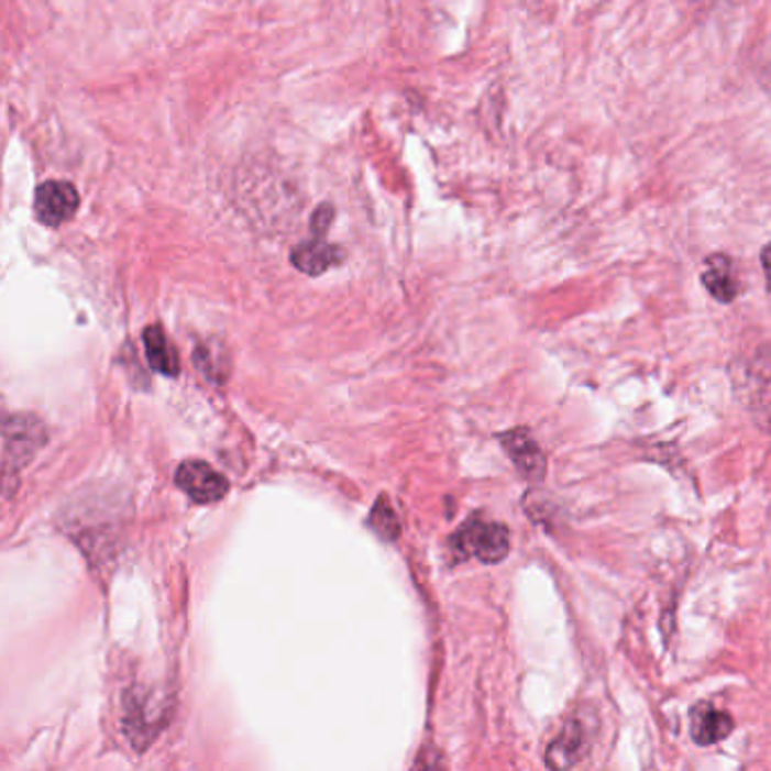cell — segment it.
<instances>
[{
    "instance_id": "cell-8",
    "label": "cell",
    "mask_w": 771,
    "mask_h": 771,
    "mask_svg": "<svg viewBox=\"0 0 771 771\" xmlns=\"http://www.w3.org/2000/svg\"><path fill=\"white\" fill-rule=\"evenodd\" d=\"M734 717L728 713L711 706V704H702L693 711V719H690V730H693V740L700 747H711L715 742H722L728 738L730 730H734Z\"/></svg>"
},
{
    "instance_id": "cell-11",
    "label": "cell",
    "mask_w": 771,
    "mask_h": 771,
    "mask_svg": "<svg viewBox=\"0 0 771 771\" xmlns=\"http://www.w3.org/2000/svg\"><path fill=\"white\" fill-rule=\"evenodd\" d=\"M143 344H145V355L150 367L158 374L166 376H177L179 374V362L177 355L161 327H150L143 333Z\"/></svg>"
},
{
    "instance_id": "cell-10",
    "label": "cell",
    "mask_w": 771,
    "mask_h": 771,
    "mask_svg": "<svg viewBox=\"0 0 771 771\" xmlns=\"http://www.w3.org/2000/svg\"><path fill=\"white\" fill-rule=\"evenodd\" d=\"M342 258H344V254L335 245H329V242L323 240L321 235H315L312 240L304 242V245H299L293 252L295 267L301 269L304 274H310V276H319L327 269L335 267Z\"/></svg>"
},
{
    "instance_id": "cell-9",
    "label": "cell",
    "mask_w": 771,
    "mask_h": 771,
    "mask_svg": "<svg viewBox=\"0 0 771 771\" xmlns=\"http://www.w3.org/2000/svg\"><path fill=\"white\" fill-rule=\"evenodd\" d=\"M702 283L708 290V295L719 304H730L738 297V278L734 272V261H730L726 254H713L706 258Z\"/></svg>"
},
{
    "instance_id": "cell-3",
    "label": "cell",
    "mask_w": 771,
    "mask_h": 771,
    "mask_svg": "<svg viewBox=\"0 0 771 771\" xmlns=\"http://www.w3.org/2000/svg\"><path fill=\"white\" fill-rule=\"evenodd\" d=\"M736 385L756 421L771 428V353H753L738 367Z\"/></svg>"
},
{
    "instance_id": "cell-13",
    "label": "cell",
    "mask_w": 771,
    "mask_h": 771,
    "mask_svg": "<svg viewBox=\"0 0 771 771\" xmlns=\"http://www.w3.org/2000/svg\"><path fill=\"white\" fill-rule=\"evenodd\" d=\"M333 207L331 205H321L315 213H312V231L315 235H323L329 231L331 227V220H333Z\"/></svg>"
},
{
    "instance_id": "cell-6",
    "label": "cell",
    "mask_w": 771,
    "mask_h": 771,
    "mask_svg": "<svg viewBox=\"0 0 771 771\" xmlns=\"http://www.w3.org/2000/svg\"><path fill=\"white\" fill-rule=\"evenodd\" d=\"M498 439L522 477H527L530 482H541L546 477V471H548L546 455L530 430L514 428L509 432H503Z\"/></svg>"
},
{
    "instance_id": "cell-12",
    "label": "cell",
    "mask_w": 771,
    "mask_h": 771,
    "mask_svg": "<svg viewBox=\"0 0 771 771\" xmlns=\"http://www.w3.org/2000/svg\"><path fill=\"white\" fill-rule=\"evenodd\" d=\"M370 525L387 541H394V539L400 537L398 518H396L394 509L389 507L387 498H378V503H376V507H374V511L370 516Z\"/></svg>"
},
{
    "instance_id": "cell-5",
    "label": "cell",
    "mask_w": 771,
    "mask_h": 771,
    "mask_svg": "<svg viewBox=\"0 0 771 771\" xmlns=\"http://www.w3.org/2000/svg\"><path fill=\"white\" fill-rule=\"evenodd\" d=\"M179 489L199 505H211L227 496L229 482L222 473L211 469L207 462L188 460L177 469L175 475Z\"/></svg>"
},
{
    "instance_id": "cell-14",
    "label": "cell",
    "mask_w": 771,
    "mask_h": 771,
    "mask_svg": "<svg viewBox=\"0 0 771 771\" xmlns=\"http://www.w3.org/2000/svg\"><path fill=\"white\" fill-rule=\"evenodd\" d=\"M760 263H762V272H764V278H767V290L771 293V242L762 250Z\"/></svg>"
},
{
    "instance_id": "cell-1",
    "label": "cell",
    "mask_w": 771,
    "mask_h": 771,
    "mask_svg": "<svg viewBox=\"0 0 771 771\" xmlns=\"http://www.w3.org/2000/svg\"><path fill=\"white\" fill-rule=\"evenodd\" d=\"M46 426L36 417L14 415L3 426V482L10 496L12 475H19L46 443Z\"/></svg>"
},
{
    "instance_id": "cell-7",
    "label": "cell",
    "mask_w": 771,
    "mask_h": 771,
    "mask_svg": "<svg viewBox=\"0 0 771 771\" xmlns=\"http://www.w3.org/2000/svg\"><path fill=\"white\" fill-rule=\"evenodd\" d=\"M588 747H591V740H588L586 724L577 717L565 719L559 736L550 742L546 751V764L552 769L575 767L586 758Z\"/></svg>"
},
{
    "instance_id": "cell-4",
    "label": "cell",
    "mask_w": 771,
    "mask_h": 771,
    "mask_svg": "<svg viewBox=\"0 0 771 771\" xmlns=\"http://www.w3.org/2000/svg\"><path fill=\"white\" fill-rule=\"evenodd\" d=\"M79 192L70 181H46L34 192V216L46 227H62L77 213Z\"/></svg>"
},
{
    "instance_id": "cell-2",
    "label": "cell",
    "mask_w": 771,
    "mask_h": 771,
    "mask_svg": "<svg viewBox=\"0 0 771 771\" xmlns=\"http://www.w3.org/2000/svg\"><path fill=\"white\" fill-rule=\"evenodd\" d=\"M453 546L464 557H475L482 563H500L509 554V530L500 522L471 518L453 537Z\"/></svg>"
}]
</instances>
